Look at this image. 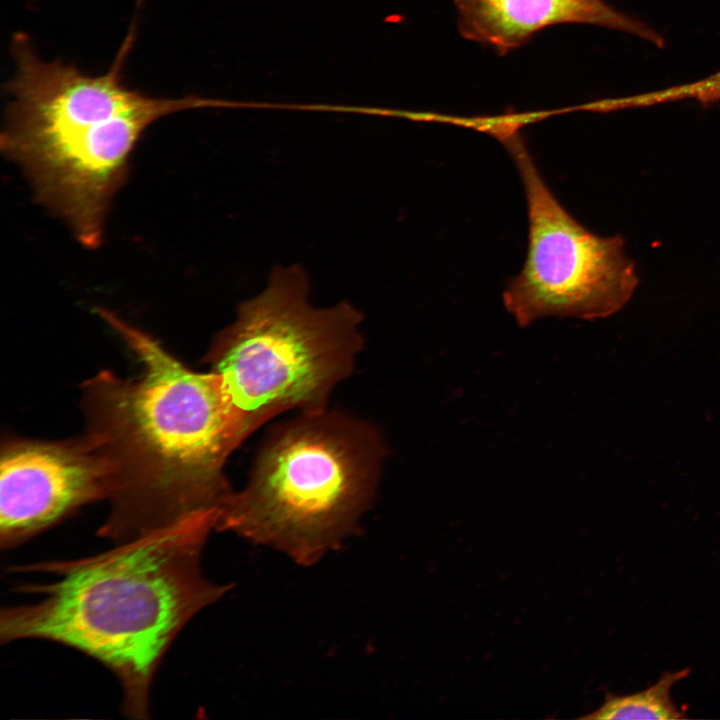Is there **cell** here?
Listing matches in <instances>:
<instances>
[{"instance_id": "cell-2", "label": "cell", "mask_w": 720, "mask_h": 720, "mask_svg": "<svg viewBox=\"0 0 720 720\" xmlns=\"http://www.w3.org/2000/svg\"><path fill=\"white\" fill-rule=\"evenodd\" d=\"M218 515L197 512L101 554L23 568L55 576L27 588L37 596L32 603L1 610V642L49 640L95 658L120 681L124 711L146 717L151 681L171 642L231 588L208 581L200 567Z\"/></svg>"}, {"instance_id": "cell-8", "label": "cell", "mask_w": 720, "mask_h": 720, "mask_svg": "<svg viewBox=\"0 0 720 720\" xmlns=\"http://www.w3.org/2000/svg\"><path fill=\"white\" fill-rule=\"evenodd\" d=\"M690 674L689 668L667 671L650 687L632 694L607 693L602 705L580 718L594 720L611 719H660L686 718L671 698V690Z\"/></svg>"}, {"instance_id": "cell-4", "label": "cell", "mask_w": 720, "mask_h": 720, "mask_svg": "<svg viewBox=\"0 0 720 720\" xmlns=\"http://www.w3.org/2000/svg\"><path fill=\"white\" fill-rule=\"evenodd\" d=\"M302 266H276L265 289L238 305L205 361L221 381L243 439L293 409L327 408L364 346L362 314L342 301L316 308Z\"/></svg>"}, {"instance_id": "cell-1", "label": "cell", "mask_w": 720, "mask_h": 720, "mask_svg": "<svg viewBox=\"0 0 720 720\" xmlns=\"http://www.w3.org/2000/svg\"><path fill=\"white\" fill-rule=\"evenodd\" d=\"M96 312L144 368L136 378L103 370L82 385L85 434L108 471L98 535L122 543L219 510L232 493L226 461L244 440L220 378L186 367L115 313Z\"/></svg>"}, {"instance_id": "cell-5", "label": "cell", "mask_w": 720, "mask_h": 720, "mask_svg": "<svg viewBox=\"0 0 720 720\" xmlns=\"http://www.w3.org/2000/svg\"><path fill=\"white\" fill-rule=\"evenodd\" d=\"M502 138L520 172L528 209V249L503 293L519 326L548 316L595 319L621 309L638 277L619 236L587 230L549 190L521 138Z\"/></svg>"}, {"instance_id": "cell-3", "label": "cell", "mask_w": 720, "mask_h": 720, "mask_svg": "<svg viewBox=\"0 0 720 720\" xmlns=\"http://www.w3.org/2000/svg\"><path fill=\"white\" fill-rule=\"evenodd\" d=\"M385 456L368 422L328 407L301 412L268 433L246 485L219 508L216 529L313 565L358 532Z\"/></svg>"}, {"instance_id": "cell-6", "label": "cell", "mask_w": 720, "mask_h": 720, "mask_svg": "<svg viewBox=\"0 0 720 720\" xmlns=\"http://www.w3.org/2000/svg\"><path fill=\"white\" fill-rule=\"evenodd\" d=\"M0 460V544L11 548L88 503L106 500L107 466L81 437L43 441L8 438Z\"/></svg>"}, {"instance_id": "cell-7", "label": "cell", "mask_w": 720, "mask_h": 720, "mask_svg": "<svg viewBox=\"0 0 720 720\" xmlns=\"http://www.w3.org/2000/svg\"><path fill=\"white\" fill-rule=\"evenodd\" d=\"M460 34L500 56L549 26L577 23L617 29L662 48L663 38L645 23L604 0H455Z\"/></svg>"}]
</instances>
